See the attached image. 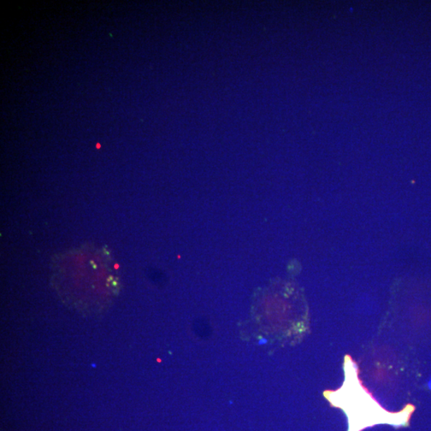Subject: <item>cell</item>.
Masks as SVG:
<instances>
[{
  "label": "cell",
  "mask_w": 431,
  "mask_h": 431,
  "mask_svg": "<svg viewBox=\"0 0 431 431\" xmlns=\"http://www.w3.org/2000/svg\"><path fill=\"white\" fill-rule=\"evenodd\" d=\"M345 382L338 391L324 392L334 406L344 410L349 418V431H360L379 423L394 426H407L415 406L407 405L403 411L389 413L371 397L358 378V369L352 359L347 356L345 364Z\"/></svg>",
  "instance_id": "obj_1"
}]
</instances>
